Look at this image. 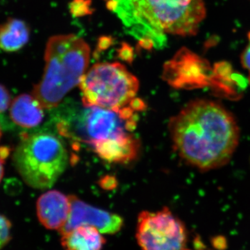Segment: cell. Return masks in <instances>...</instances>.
Returning a JSON list of instances; mask_svg holds the SVG:
<instances>
[{"label": "cell", "instance_id": "1", "mask_svg": "<svg viewBox=\"0 0 250 250\" xmlns=\"http://www.w3.org/2000/svg\"><path fill=\"white\" fill-rule=\"evenodd\" d=\"M168 128L174 150L186 163L202 171L227 165L239 143L236 118L212 100L190 102L171 118Z\"/></svg>", "mask_w": 250, "mask_h": 250}, {"label": "cell", "instance_id": "2", "mask_svg": "<svg viewBox=\"0 0 250 250\" xmlns=\"http://www.w3.org/2000/svg\"><path fill=\"white\" fill-rule=\"evenodd\" d=\"M113 13L140 43L165 47L166 34H197L206 17L204 0H115Z\"/></svg>", "mask_w": 250, "mask_h": 250}, {"label": "cell", "instance_id": "3", "mask_svg": "<svg viewBox=\"0 0 250 250\" xmlns=\"http://www.w3.org/2000/svg\"><path fill=\"white\" fill-rule=\"evenodd\" d=\"M89 59L90 47L83 39L74 34L52 36L45 47L43 75L32 95L44 108H55L80 84Z\"/></svg>", "mask_w": 250, "mask_h": 250}, {"label": "cell", "instance_id": "4", "mask_svg": "<svg viewBox=\"0 0 250 250\" xmlns=\"http://www.w3.org/2000/svg\"><path fill=\"white\" fill-rule=\"evenodd\" d=\"M145 108L144 102L136 98L129 106L117 111L76 106L60 117L57 127L62 136L92 147L95 143L131 133L136 128L138 113Z\"/></svg>", "mask_w": 250, "mask_h": 250}, {"label": "cell", "instance_id": "5", "mask_svg": "<svg viewBox=\"0 0 250 250\" xmlns=\"http://www.w3.org/2000/svg\"><path fill=\"white\" fill-rule=\"evenodd\" d=\"M18 173L28 186L49 188L65 172L68 152L59 136L40 131L22 136L13 155Z\"/></svg>", "mask_w": 250, "mask_h": 250}, {"label": "cell", "instance_id": "6", "mask_svg": "<svg viewBox=\"0 0 250 250\" xmlns=\"http://www.w3.org/2000/svg\"><path fill=\"white\" fill-rule=\"evenodd\" d=\"M80 88L84 106L117 111L136 99L139 82L119 62H99L85 72Z\"/></svg>", "mask_w": 250, "mask_h": 250}, {"label": "cell", "instance_id": "7", "mask_svg": "<svg viewBox=\"0 0 250 250\" xmlns=\"http://www.w3.org/2000/svg\"><path fill=\"white\" fill-rule=\"evenodd\" d=\"M136 239L143 250H184L187 232L183 223L165 207L140 213Z\"/></svg>", "mask_w": 250, "mask_h": 250}, {"label": "cell", "instance_id": "8", "mask_svg": "<svg viewBox=\"0 0 250 250\" xmlns=\"http://www.w3.org/2000/svg\"><path fill=\"white\" fill-rule=\"evenodd\" d=\"M212 70L206 59L182 47L166 62L162 78L174 88H201L209 84Z\"/></svg>", "mask_w": 250, "mask_h": 250}, {"label": "cell", "instance_id": "9", "mask_svg": "<svg viewBox=\"0 0 250 250\" xmlns=\"http://www.w3.org/2000/svg\"><path fill=\"white\" fill-rule=\"evenodd\" d=\"M70 217L60 233L70 231L80 226H90L98 229L104 234H114L123 228V219L116 213L94 207L70 195Z\"/></svg>", "mask_w": 250, "mask_h": 250}, {"label": "cell", "instance_id": "10", "mask_svg": "<svg viewBox=\"0 0 250 250\" xmlns=\"http://www.w3.org/2000/svg\"><path fill=\"white\" fill-rule=\"evenodd\" d=\"M70 197L58 190H49L39 197L36 212L39 221L47 229L60 232L70 217Z\"/></svg>", "mask_w": 250, "mask_h": 250}, {"label": "cell", "instance_id": "11", "mask_svg": "<svg viewBox=\"0 0 250 250\" xmlns=\"http://www.w3.org/2000/svg\"><path fill=\"white\" fill-rule=\"evenodd\" d=\"M139 140L131 133L94 144V152L103 160L114 164H127L139 156Z\"/></svg>", "mask_w": 250, "mask_h": 250}, {"label": "cell", "instance_id": "12", "mask_svg": "<svg viewBox=\"0 0 250 250\" xmlns=\"http://www.w3.org/2000/svg\"><path fill=\"white\" fill-rule=\"evenodd\" d=\"M43 107L33 95L21 94L10 105V117L15 124L25 129L36 127L43 121Z\"/></svg>", "mask_w": 250, "mask_h": 250}, {"label": "cell", "instance_id": "13", "mask_svg": "<svg viewBox=\"0 0 250 250\" xmlns=\"http://www.w3.org/2000/svg\"><path fill=\"white\" fill-rule=\"evenodd\" d=\"M61 233L63 250H102L106 240L98 229L80 226Z\"/></svg>", "mask_w": 250, "mask_h": 250}, {"label": "cell", "instance_id": "14", "mask_svg": "<svg viewBox=\"0 0 250 250\" xmlns=\"http://www.w3.org/2000/svg\"><path fill=\"white\" fill-rule=\"evenodd\" d=\"M30 31L24 21L9 18L0 24V49L6 52L20 50L29 41Z\"/></svg>", "mask_w": 250, "mask_h": 250}, {"label": "cell", "instance_id": "15", "mask_svg": "<svg viewBox=\"0 0 250 250\" xmlns=\"http://www.w3.org/2000/svg\"><path fill=\"white\" fill-rule=\"evenodd\" d=\"M241 80H243V77L234 72L229 62H220L213 65L210 83L215 88L223 91L232 92Z\"/></svg>", "mask_w": 250, "mask_h": 250}, {"label": "cell", "instance_id": "16", "mask_svg": "<svg viewBox=\"0 0 250 250\" xmlns=\"http://www.w3.org/2000/svg\"><path fill=\"white\" fill-rule=\"evenodd\" d=\"M11 223L7 218L0 214V250L11 240Z\"/></svg>", "mask_w": 250, "mask_h": 250}, {"label": "cell", "instance_id": "17", "mask_svg": "<svg viewBox=\"0 0 250 250\" xmlns=\"http://www.w3.org/2000/svg\"><path fill=\"white\" fill-rule=\"evenodd\" d=\"M11 95L6 87L0 84V113H4L11 105Z\"/></svg>", "mask_w": 250, "mask_h": 250}, {"label": "cell", "instance_id": "18", "mask_svg": "<svg viewBox=\"0 0 250 250\" xmlns=\"http://www.w3.org/2000/svg\"><path fill=\"white\" fill-rule=\"evenodd\" d=\"M89 11L88 9V1L86 0H75L72 3V14L78 15H84Z\"/></svg>", "mask_w": 250, "mask_h": 250}, {"label": "cell", "instance_id": "19", "mask_svg": "<svg viewBox=\"0 0 250 250\" xmlns=\"http://www.w3.org/2000/svg\"><path fill=\"white\" fill-rule=\"evenodd\" d=\"M248 39H249V43L247 46L246 49L243 52L241 56V62L243 67L248 70L249 72V80L250 83V33L248 34Z\"/></svg>", "mask_w": 250, "mask_h": 250}, {"label": "cell", "instance_id": "20", "mask_svg": "<svg viewBox=\"0 0 250 250\" xmlns=\"http://www.w3.org/2000/svg\"><path fill=\"white\" fill-rule=\"evenodd\" d=\"M4 166H3V161L1 160V158H0V183H1L3 177H4Z\"/></svg>", "mask_w": 250, "mask_h": 250}, {"label": "cell", "instance_id": "21", "mask_svg": "<svg viewBox=\"0 0 250 250\" xmlns=\"http://www.w3.org/2000/svg\"><path fill=\"white\" fill-rule=\"evenodd\" d=\"M1 135H2V132H1V126H0V140H1Z\"/></svg>", "mask_w": 250, "mask_h": 250}, {"label": "cell", "instance_id": "22", "mask_svg": "<svg viewBox=\"0 0 250 250\" xmlns=\"http://www.w3.org/2000/svg\"><path fill=\"white\" fill-rule=\"evenodd\" d=\"M184 250H189L184 249Z\"/></svg>", "mask_w": 250, "mask_h": 250}]
</instances>
